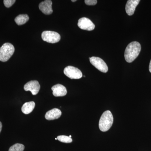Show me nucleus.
<instances>
[{
  "instance_id": "f257e3e1",
  "label": "nucleus",
  "mask_w": 151,
  "mask_h": 151,
  "mask_svg": "<svg viewBox=\"0 0 151 151\" xmlns=\"http://www.w3.org/2000/svg\"><path fill=\"white\" fill-rule=\"evenodd\" d=\"M141 50L140 44L138 42H132L128 45L125 50V60L128 63H132L139 54Z\"/></svg>"
},
{
  "instance_id": "f03ea898",
  "label": "nucleus",
  "mask_w": 151,
  "mask_h": 151,
  "mask_svg": "<svg viewBox=\"0 0 151 151\" xmlns=\"http://www.w3.org/2000/svg\"><path fill=\"white\" fill-rule=\"evenodd\" d=\"M113 122V117L110 111H105L101 116L99 121V127L100 131L107 132L112 127Z\"/></svg>"
},
{
  "instance_id": "7ed1b4c3",
  "label": "nucleus",
  "mask_w": 151,
  "mask_h": 151,
  "mask_svg": "<svg viewBox=\"0 0 151 151\" xmlns=\"http://www.w3.org/2000/svg\"><path fill=\"white\" fill-rule=\"evenodd\" d=\"M14 51V47L12 44L7 42L3 44L0 48V61H8L13 55Z\"/></svg>"
},
{
  "instance_id": "20e7f679",
  "label": "nucleus",
  "mask_w": 151,
  "mask_h": 151,
  "mask_svg": "<svg viewBox=\"0 0 151 151\" xmlns=\"http://www.w3.org/2000/svg\"><path fill=\"white\" fill-rule=\"evenodd\" d=\"M42 38L44 41L48 43H55L60 40V36L55 32L45 31L42 34Z\"/></svg>"
},
{
  "instance_id": "39448f33",
  "label": "nucleus",
  "mask_w": 151,
  "mask_h": 151,
  "mask_svg": "<svg viewBox=\"0 0 151 151\" xmlns=\"http://www.w3.org/2000/svg\"><path fill=\"white\" fill-rule=\"evenodd\" d=\"M91 64L103 73L108 72V68L105 61L100 58L97 57H92L89 58Z\"/></svg>"
},
{
  "instance_id": "423d86ee",
  "label": "nucleus",
  "mask_w": 151,
  "mask_h": 151,
  "mask_svg": "<svg viewBox=\"0 0 151 151\" xmlns=\"http://www.w3.org/2000/svg\"><path fill=\"white\" fill-rule=\"evenodd\" d=\"M64 74L70 79H79L82 77L81 70L77 68L72 66H68L64 69Z\"/></svg>"
},
{
  "instance_id": "0eeeda50",
  "label": "nucleus",
  "mask_w": 151,
  "mask_h": 151,
  "mask_svg": "<svg viewBox=\"0 0 151 151\" xmlns=\"http://www.w3.org/2000/svg\"><path fill=\"white\" fill-rule=\"evenodd\" d=\"M78 27L82 29L92 31L95 28V25L89 19L86 17L81 18L78 20Z\"/></svg>"
},
{
  "instance_id": "6e6552de",
  "label": "nucleus",
  "mask_w": 151,
  "mask_h": 151,
  "mask_svg": "<svg viewBox=\"0 0 151 151\" xmlns=\"http://www.w3.org/2000/svg\"><path fill=\"white\" fill-rule=\"evenodd\" d=\"M40 85L38 81L36 80L29 81L24 86V90L30 91L34 95L38 94L40 90Z\"/></svg>"
},
{
  "instance_id": "1a4fd4ad",
  "label": "nucleus",
  "mask_w": 151,
  "mask_h": 151,
  "mask_svg": "<svg viewBox=\"0 0 151 151\" xmlns=\"http://www.w3.org/2000/svg\"><path fill=\"white\" fill-rule=\"evenodd\" d=\"M52 5V1L51 0H45L40 4L39 7L40 10L45 14L50 15L53 12Z\"/></svg>"
},
{
  "instance_id": "9d476101",
  "label": "nucleus",
  "mask_w": 151,
  "mask_h": 151,
  "mask_svg": "<svg viewBox=\"0 0 151 151\" xmlns=\"http://www.w3.org/2000/svg\"><path fill=\"white\" fill-rule=\"evenodd\" d=\"M52 94L55 97H63L67 94V91L66 88L60 84H57L51 88Z\"/></svg>"
},
{
  "instance_id": "9b49d317",
  "label": "nucleus",
  "mask_w": 151,
  "mask_h": 151,
  "mask_svg": "<svg viewBox=\"0 0 151 151\" xmlns=\"http://www.w3.org/2000/svg\"><path fill=\"white\" fill-rule=\"evenodd\" d=\"M140 2V0H129L126 6V11L129 16L134 14L136 7Z\"/></svg>"
},
{
  "instance_id": "f8f14e48",
  "label": "nucleus",
  "mask_w": 151,
  "mask_h": 151,
  "mask_svg": "<svg viewBox=\"0 0 151 151\" xmlns=\"http://www.w3.org/2000/svg\"><path fill=\"white\" fill-rule=\"evenodd\" d=\"M61 114L62 113L60 110L57 108H54L47 112L45 114V118L49 121L55 120L59 119L61 116Z\"/></svg>"
},
{
  "instance_id": "ddd939ff",
  "label": "nucleus",
  "mask_w": 151,
  "mask_h": 151,
  "mask_svg": "<svg viewBox=\"0 0 151 151\" xmlns=\"http://www.w3.org/2000/svg\"><path fill=\"white\" fill-rule=\"evenodd\" d=\"M35 106V103L33 101L25 103L22 107V112L25 114H29L34 110Z\"/></svg>"
},
{
  "instance_id": "4468645a",
  "label": "nucleus",
  "mask_w": 151,
  "mask_h": 151,
  "mask_svg": "<svg viewBox=\"0 0 151 151\" xmlns=\"http://www.w3.org/2000/svg\"><path fill=\"white\" fill-rule=\"evenodd\" d=\"M29 20V17L27 14H20L15 19V22L18 25L24 24Z\"/></svg>"
},
{
  "instance_id": "2eb2a0df",
  "label": "nucleus",
  "mask_w": 151,
  "mask_h": 151,
  "mask_svg": "<svg viewBox=\"0 0 151 151\" xmlns=\"http://www.w3.org/2000/svg\"><path fill=\"white\" fill-rule=\"evenodd\" d=\"M24 148V146L22 144L17 143L11 147L9 151H23Z\"/></svg>"
},
{
  "instance_id": "dca6fc26",
  "label": "nucleus",
  "mask_w": 151,
  "mask_h": 151,
  "mask_svg": "<svg viewBox=\"0 0 151 151\" xmlns=\"http://www.w3.org/2000/svg\"><path fill=\"white\" fill-rule=\"evenodd\" d=\"M57 139L61 142L65 143H70L72 142V139L71 138L69 137L64 135H61L57 137Z\"/></svg>"
},
{
  "instance_id": "f3484780",
  "label": "nucleus",
  "mask_w": 151,
  "mask_h": 151,
  "mask_svg": "<svg viewBox=\"0 0 151 151\" xmlns=\"http://www.w3.org/2000/svg\"><path fill=\"white\" fill-rule=\"evenodd\" d=\"M15 2V0H4V4L7 8L10 7Z\"/></svg>"
},
{
  "instance_id": "a211bd4d",
  "label": "nucleus",
  "mask_w": 151,
  "mask_h": 151,
  "mask_svg": "<svg viewBox=\"0 0 151 151\" xmlns=\"http://www.w3.org/2000/svg\"><path fill=\"white\" fill-rule=\"evenodd\" d=\"M84 2L87 5L94 6L97 4V0H85Z\"/></svg>"
},
{
  "instance_id": "6ab92c4d",
  "label": "nucleus",
  "mask_w": 151,
  "mask_h": 151,
  "mask_svg": "<svg viewBox=\"0 0 151 151\" xmlns=\"http://www.w3.org/2000/svg\"><path fill=\"white\" fill-rule=\"evenodd\" d=\"M2 128V124L1 122H0V133L1 131Z\"/></svg>"
},
{
  "instance_id": "aec40b11",
  "label": "nucleus",
  "mask_w": 151,
  "mask_h": 151,
  "mask_svg": "<svg viewBox=\"0 0 151 151\" xmlns=\"http://www.w3.org/2000/svg\"><path fill=\"white\" fill-rule=\"evenodd\" d=\"M149 70H150V72L151 73V60L150 62V65H149Z\"/></svg>"
},
{
  "instance_id": "412c9836",
  "label": "nucleus",
  "mask_w": 151,
  "mask_h": 151,
  "mask_svg": "<svg viewBox=\"0 0 151 151\" xmlns=\"http://www.w3.org/2000/svg\"><path fill=\"white\" fill-rule=\"evenodd\" d=\"M76 1V0H72V1H71L75 2V1Z\"/></svg>"
},
{
  "instance_id": "4be33fe9",
  "label": "nucleus",
  "mask_w": 151,
  "mask_h": 151,
  "mask_svg": "<svg viewBox=\"0 0 151 151\" xmlns=\"http://www.w3.org/2000/svg\"><path fill=\"white\" fill-rule=\"evenodd\" d=\"M69 137H70V138L71 137V136H70H70H69Z\"/></svg>"
}]
</instances>
